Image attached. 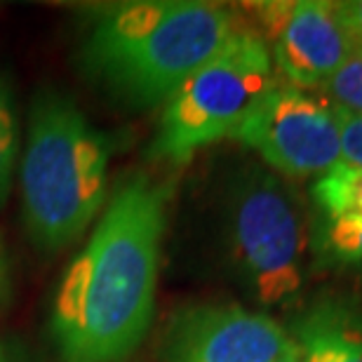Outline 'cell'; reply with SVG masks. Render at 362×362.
<instances>
[{
    "instance_id": "cell-7",
    "label": "cell",
    "mask_w": 362,
    "mask_h": 362,
    "mask_svg": "<svg viewBox=\"0 0 362 362\" xmlns=\"http://www.w3.org/2000/svg\"><path fill=\"white\" fill-rule=\"evenodd\" d=\"M259 38L266 42L275 71L299 90L320 88L356 54L351 38L327 0H275L250 5Z\"/></svg>"
},
{
    "instance_id": "cell-9",
    "label": "cell",
    "mask_w": 362,
    "mask_h": 362,
    "mask_svg": "<svg viewBox=\"0 0 362 362\" xmlns=\"http://www.w3.org/2000/svg\"><path fill=\"white\" fill-rule=\"evenodd\" d=\"M289 337L299 362H362V313L341 301H317Z\"/></svg>"
},
{
    "instance_id": "cell-15",
    "label": "cell",
    "mask_w": 362,
    "mask_h": 362,
    "mask_svg": "<svg viewBox=\"0 0 362 362\" xmlns=\"http://www.w3.org/2000/svg\"><path fill=\"white\" fill-rule=\"evenodd\" d=\"M10 292V271H7V259L3 250V240H0V301Z\"/></svg>"
},
{
    "instance_id": "cell-2",
    "label": "cell",
    "mask_w": 362,
    "mask_h": 362,
    "mask_svg": "<svg viewBox=\"0 0 362 362\" xmlns=\"http://www.w3.org/2000/svg\"><path fill=\"white\" fill-rule=\"evenodd\" d=\"M240 31L228 7L202 0L118 3L94 14L81 64L115 101L156 108Z\"/></svg>"
},
{
    "instance_id": "cell-10",
    "label": "cell",
    "mask_w": 362,
    "mask_h": 362,
    "mask_svg": "<svg viewBox=\"0 0 362 362\" xmlns=\"http://www.w3.org/2000/svg\"><path fill=\"white\" fill-rule=\"evenodd\" d=\"M313 200L327 221L362 216V168L339 160L315 179Z\"/></svg>"
},
{
    "instance_id": "cell-6",
    "label": "cell",
    "mask_w": 362,
    "mask_h": 362,
    "mask_svg": "<svg viewBox=\"0 0 362 362\" xmlns=\"http://www.w3.org/2000/svg\"><path fill=\"white\" fill-rule=\"evenodd\" d=\"M230 139L285 177H320L341 160L334 108L292 85H275Z\"/></svg>"
},
{
    "instance_id": "cell-13",
    "label": "cell",
    "mask_w": 362,
    "mask_h": 362,
    "mask_svg": "<svg viewBox=\"0 0 362 362\" xmlns=\"http://www.w3.org/2000/svg\"><path fill=\"white\" fill-rule=\"evenodd\" d=\"M341 134V158L344 163H351L362 168V115L334 111Z\"/></svg>"
},
{
    "instance_id": "cell-14",
    "label": "cell",
    "mask_w": 362,
    "mask_h": 362,
    "mask_svg": "<svg viewBox=\"0 0 362 362\" xmlns=\"http://www.w3.org/2000/svg\"><path fill=\"white\" fill-rule=\"evenodd\" d=\"M337 17L341 21L346 35L353 42V49L362 52V0H344L334 3Z\"/></svg>"
},
{
    "instance_id": "cell-1",
    "label": "cell",
    "mask_w": 362,
    "mask_h": 362,
    "mask_svg": "<svg viewBox=\"0 0 362 362\" xmlns=\"http://www.w3.org/2000/svg\"><path fill=\"white\" fill-rule=\"evenodd\" d=\"M170 193L146 175L115 188L57 287L52 339L59 362H125L141 346L153 320Z\"/></svg>"
},
{
    "instance_id": "cell-5",
    "label": "cell",
    "mask_w": 362,
    "mask_h": 362,
    "mask_svg": "<svg viewBox=\"0 0 362 362\" xmlns=\"http://www.w3.org/2000/svg\"><path fill=\"white\" fill-rule=\"evenodd\" d=\"M230 269L262 306H287L303 285L301 209L278 175L247 168L233 179L223 207Z\"/></svg>"
},
{
    "instance_id": "cell-8",
    "label": "cell",
    "mask_w": 362,
    "mask_h": 362,
    "mask_svg": "<svg viewBox=\"0 0 362 362\" xmlns=\"http://www.w3.org/2000/svg\"><path fill=\"white\" fill-rule=\"evenodd\" d=\"M292 351V337L275 317L238 303L184 308L163 344L168 362H278Z\"/></svg>"
},
{
    "instance_id": "cell-17",
    "label": "cell",
    "mask_w": 362,
    "mask_h": 362,
    "mask_svg": "<svg viewBox=\"0 0 362 362\" xmlns=\"http://www.w3.org/2000/svg\"><path fill=\"white\" fill-rule=\"evenodd\" d=\"M0 362H5V360H3V353H0Z\"/></svg>"
},
{
    "instance_id": "cell-12",
    "label": "cell",
    "mask_w": 362,
    "mask_h": 362,
    "mask_svg": "<svg viewBox=\"0 0 362 362\" xmlns=\"http://www.w3.org/2000/svg\"><path fill=\"white\" fill-rule=\"evenodd\" d=\"M17 118H14L12 94L0 76V207L5 205L12 188L14 163H17Z\"/></svg>"
},
{
    "instance_id": "cell-16",
    "label": "cell",
    "mask_w": 362,
    "mask_h": 362,
    "mask_svg": "<svg viewBox=\"0 0 362 362\" xmlns=\"http://www.w3.org/2000/svg\"><path fill=\"white\" fill-rule=\"evenodd\" d=\"M278 362H299V353H296V346H294V351L289 353V356H285V358L278 360Z\"/></svg>"
},
{
    "instance_id": "cell-3",
    "label": "cell",
    "mask_w": 362,
    "mask_h": 362,
    "mask_svg": "<svg viewBox=\"0 0 362 362\" xmlns=\"http://www.w3.org/2000/svg\"><path fill=\"white\" fill-rule=\"evenodd\" d=\"M108 158V139L74 99L45 92L33 101L19 181L35 245L62 250L83 235L106 205Z\"/></svg>"
},
{
    "instance_id": "cell-4",
    "label": "cell",
    "mask_w": 362,
    "mask_h": 362,
    "mask_svg": "<svg viewBox=\"0 0 362 362\" xmlns=\"http://www.w3.org/2000/svg\"><path fill=\"white\" fill-rule=\"evenodd\" d=\"M275 85L278 71L266 42L243 28L168 99L151 156L186 165L200 148L233 136Z\"/></svg>"
},
{
    "instance_id": "cell-11",
    "label": "cell",
    "mask_w": 362,
    "mask_h": 362,
    "mask_svg": "<svg viewBox=\"0 0 362 362\" xmlns=\"http://www.w3.org/2000/svg\"><path fill=\"white\" fill-rule=\"evenodd\" d=\"M334 111L362 115V52L351 54L327 81L320 85Z\"/></svg>"
}]
</instances>
